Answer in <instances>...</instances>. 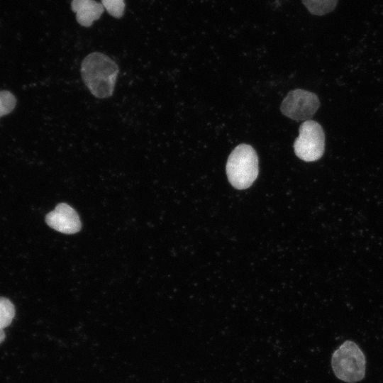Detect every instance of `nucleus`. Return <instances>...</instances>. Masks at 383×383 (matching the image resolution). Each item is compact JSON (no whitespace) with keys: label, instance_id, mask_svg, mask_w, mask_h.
Wrapping results in <instances>:
<instances>
[{"label":"nucleus","instance_id":"1","mask_svg":"<svg viewBox=\"0 0 383 383\" xmlns=\"http://www.w3.org/2000/svg\"><path fill=\"white\" fill-rule=\"evenodd\" d=\"M118 72L116 62L99 52L88 54L80 67L83 82L97 99H106L113 95Z\"/></svg>","mask_w":383,"mask_h":383},{"label":"nucleus","instance_id":"2","mask_svg":"<svg viewBox=\"0 0 383 383\" xmlns=\"http://www.w3.org/2000/svg\"><path fill=\"white\" fill-rule=\"evenodd\" d=\"M228 181L238 189H247L258 174V158L250 145L240 144L230 154L226 163Z\"/></svg>","mask_w":383,"mask_h":383},{"label":"nucleus","instance_id":"3","mask_svg":"<svg viewBox=\"0 0 383 383\" xmlns=\"http://www.w3.org/2000/svg\"><path fill=\"white\" fill-rule=\"evenodd\" d=\"M331 367L338 379L355 383L362 380L365 376L366 360L357 343L346 340L333 353Z\"/></svg>","mask_w":383,"mask_h":383},{"label":"nucleus","instance_id":"4","mask_svg":"<svg viewBox=\"0 0 383 383\" xmlns=\"http://www.w3.org/2000/svg\"><path fill=\"white\" fill-rule=\"evenodd\" d=\"M294 149L296 155L306 162L320 159L325 150V135L321 125L313 120L303 122Z\"/></svg>","mask_w":383,"mask_h":383},{"label":"nucleus","instance_id":"5","mask_svg":"<svg viewBox=\"0 0 383 383\" xmlns=\"http://www.w3.org/2000/svg\"><path fill=\"white\" fill-rule=\"evenodd\" d=\"M320 106L318 96L309 91L296 89L288 93L281 104L282 113L296 121L309 119Z\"/></svg>","mask_w":383,"mask_h":383},{"label":"nucleus","instance_id":"6","mask_svg":"<svg viewBox=\"0 0 383 383\" xmlns=\"http://www.w3.org/2000/svg\"><path fill=\"white\" fill-rule=\"evenodd\" d=\"M46 223L54 230L66 234L79 231L82 223L75 210L65 203H60L45 216Z\"/></svg>","mask_w":383,"mask_h":383},{"label":"nucleus","instance_id":"7","mask_svg":"<svg viewBox=\"0 0 383 383\" xmlns=\"http://www.w3.org/2000/svg\"><path fill=\"white\" fill-rule=\"evenodd\" d=\"M71 8L76 14L77 21L84 27H90L104 11L101 3L94 0H72Z\"/></svg>","mask_w":383,"mask_h":383},{"label":"nucleus","instance_id":"8","mask_svg":"<svg viewBox=\"0 0 383 383\" xmlns=\"http://www.w3.org/2000/svg\"><path fill=\"white\" fill-rule=\"evenodd\" d=\"M301 1L311 14L323 16L335 9L338 0H301Z\"/></svg>","mask_w":383,"mask_h":383},{"label":"nucleus","instance_id":"9","mask_svg":"<svg viewBox=\"0 0 383 383\" xmlns=\"http://www.w3.org/2000/svg\"><path fill=\"white\" fill-rule=\"evenodd\" d=\"M15 306L7 298L0 296V328L9 326L15 316Z\"/></svg>","mask_w":383,"mask_h":383},{"label":"nucleus","instance_id":"10","mask_svg":"<svg viewBox=\"0 0 383 383\" xmlns=\"http://www.w3.org/2000/svg\"><path fill=\"white\" fill-rule=\"evenodd\" d=\"M14 95L6 90L0 91V117L11 113L16 106Z\"/></svg>","mask_w":383,"mask_h":383},{"label":"nucleus","instance_id":"11","mask_svg":"<svg viewBox=\"0 0 383 383\" xmlns=\"http://www.w3.org/2000/svg\"><path fill=\"white\" fill-rule=\"evenodd\" d=\"M104 9L112 16L119 18L124 13V0H101Z\"/></svg>","mask_w":383,"mask_h":383},{"label":"nucleus","instance_id":"12","mask_svg":"<svg viewBox=\"0 0 383 383\" xmlns=\"http://www.w3.org/2000/svg\"><path fill=\"white\" fill-rule=\"evenodd\" d=\"M6 337L4 329L0 328V344L4 340Z\"/></svg>","mask_w":383,"mask_h":383}]
</instances>
